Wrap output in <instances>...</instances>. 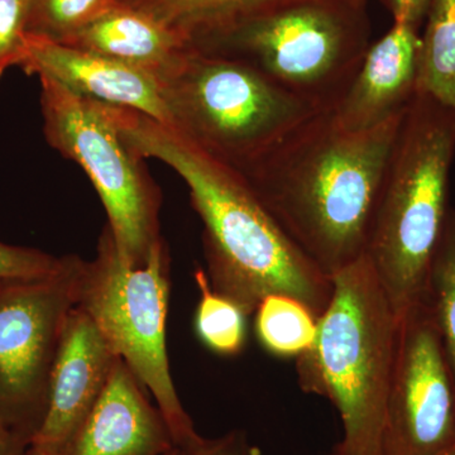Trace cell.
Here are the masks:
<instances>
[{"label":"cell","instance_id":"obj_8","mask_svg":"<svg viewBox=\"0 0 455 455\" xmlns=\"http://www.w3.org/2000/svg\"><path fill=\"white\" fill-rule=\"evenodd\" d=\"M47 142L75 161L94 185L107 228L123 259L145 265L160 233L161 196L139 157L123 140L116 109L40 77Z\"/></svg>","mask_w":455,"mask_h":455},{"label":"cell","instance_id":"obj_11","mask_svg":"<svg viewBox=\"0 0 455 455\" xmlns=\"http://www.w3.org/2000/svg\"><path fill=\"white\" fill-rule=\"evenodd\" d=\"M118 355L85 311L68 314L51 370L47 410L33 445L59 451L103 394Z\"/></svg>","mask_w":455,"mask_h":455},{"label":"cell","instance_id":"obj_9","mask_svg":"<svg viewBox=\"0 0 455 455\" xmlns=\"http://www.w3.org/2000/svg\"><path fill=\"white\" fill-rule=\"evenodd\" d=\"M83 259L65 256L50 276L0 281V427L29 440L47 410L53 361L76 307Z\"/></svg>","mask_w":455,"mask_h":455},{"label":"cell","instance_id":"obj_17","mask_svg":"<svg viewBox=\"0 0 455 455\" xmlns=\"http://www.w3.org/2000/svg\"><path fill=\"white\" fill-rule=\"evenodd\" d=\"M254 314L259 343L276 357L298 358L315 339L317 317L291 296H266Z\"/></svg>","mask_w":455,"mask_h":455},{"label":"cell","instance_id":"obj_16","mask_svg":"<svg viewBox=\"0 0 455 455\" xmlns=\"http://www.w3.org/2000/svg\"><path fill=\"white\" fill-rule=\"evenodd\" d=\"M425 22L416 92L455 112V0H430Z\"/></svg>","mask_w":455,"mask_h":455},{"label":"cell","instance_id":"obj_28","mask_svg":"<svg viewBox=\"0 0 455 455\" xmlns=\"http://www.w3.org/2000/svg\"><path fill=\"white\" fill-rule=\"evenodd\" d=\"M166 455H178V448L173 449L172 451H170V453Z\"/></svg>","mask_w":455,"mask_h":455},{"label":"cell","instance_id":"obj_15","mask_svg":"<svg viewBox=\"0 0 455 455\" xmlns=\"http://www.w3.org/2000/svg\"><path fill=\"white\" fill-rule=\"evenodd\" d=\"M64 44L133 66L157 82L188 47L178 32L124 4L116 5Z\"/></svg>","mask_w":455,"mask_h":455},{"label":"cell","instance_id":"obj_19","mask_svg":"<svg viewBox=\"0 0 455 455\" xmlns=\"http://www.w3.org/2000/svg\"><path fill=\"white\" fill-rule=\"evenodd\" d=\"M265 0H121L178 32L185 41Z\"/></svg>","mask_w":455,"mask_h":455},{"label":"cell","instance_id":"obj_22","mask_svg":"<svg viewBox=\"0 0 455 455\" xmlns=\"http://www.w3.org/2000/svg\"><path fill=\"white\" fill-rule=\"evenodd\" d=\"M28 0H0V77L22 65L27 51Z\"/></svg>","mask_w":455,"mask_h":455},{"label":"cell","instance_id":"obj_25","mask_svg":"<svg viewBox=\"0 0 455 455\" xmlns=\"http://www.w3.org/2000/svg\"><path fill=\"white\" fill-rule=\"evenodd\" d=\"M394 23L420 29L427 17L430 0H387Z\"/></svg>","mask_w":455,"mask_h":455},{"label":"cell","instance_id":"obj_7","mask_svg":"<svg viewBox=\"0 0 455 455\" xmlns=\"http://www.w3.org/2000/svg\"><path fill=\"white\" fill-rule=\"evenodd\" d=\"M170 263L169 250L161 239L145 265L134 267L123 259L106 227L95 259H83L76 307L88 314L113 352L154 397L178 448L199 434L182 406L170 370Z\"/></svg>","mask_w":455,"mask_h":455},{"label":"cell","instance_id":"obj_18","mask_svg":"<svg viewBox=\"0 0 455 455\" xmlns=\"http://www.w3.org/2000/svg\"><path fill=\"white\" fill-rule=\"evenodd\" d=\"M194 277L200 292L196 313L197 337L215 355H239L247 340V315L235 302L212 291L205 269L196 268Z\"/></svg>","mask_w":455,"mask_h":455},{"label":"cell","instance_id":"obj_5","mask_svg":"<svg viewBox=\"0 0 455 455\" xmlns=\"http://www.w3.org/2000/svg\"><path fill=\"white\" fill-rule=\"evenodd\" d=\"M331 281L315 339L296 358L299 385L339 412L343 438L331 455H379L400 316L366 256Z\"/></svg>","mask_w":455,"mask_h":455},{"label":"cell","instance_id":"obj_4","mask_svg":"<svg viewBox=\"0 0 455 455\" xmlns=\"http://www.w3.org/2000/svg\"><path fill=\"white\" fill-rule=\"evenodd\" d=\"M455 112L416 92L407 107L364 256L397 315L427 301L434 256L451 212Z\"/></svg>","mask_w":455,"mask_h":455},{"label":"cell","instance_id":"obj_1","mask_svg":"<svg viewBox=\"0 0 455 455\" xmlns=\"http://www.w3.org/2000/svg\"><path fill=\"white\" fill-rule=\"evenodd\" d=\"M123 140L139 157L155 158L184 180L203 223L206 276L212 291L254 314L268 295L291 296L319 319L333 281L298 247L247 180L205 154L175 128L116 107Z\"/></svg>","mask_w":455,"mask_h":455},{"label":"cell","instance_id":"obj_10","mask_svg":"<svg viewBox=\"0 0 455 455\" xmlns=\"http://www.w3.org/2000/svg\"><path fill=\"white\" fill-rule=\"evenodd\" d=\"M455 453V379L427 302L400 315L379 455Z\"/></svg>","mask_w":455,"mask_h":455},{"label":"cell","instance_id":"obj_14","mask_svg":"<svg viewBox=\"0 0 455 455\" xmlns=\"http://www.w3.org/2000/svg\"><path fill=\"white\" fill-rule=\"evenodd\" d=\"M419 29L394 23L371 44L349 88L331 110L344 130L366 131L405 112L418 89Z\"/></svg>","mask_w":455,"mask_h":455},{"label":"cell","instance_id":"obj_6","mask_svg":"<svg viewBox=\"0 0 455 455\" xmlns=\"http://www.w3.org/2000/svg\"><path fill=\"white\" fill-rule=\"evenodd\" d=\"M158 84L172 128L238 172L320 112L247 65L188 44Z\"/></svg>","mask_w":455,"mask_h":455},{"label":"cell","instance_id":"obj_29","mask_svg":"<svg viewBox=\"0 0 455 455\" xmlns=\"http://www.w3.org/2000/svg\"><path fill=\"white\" fill-rule=\"evenodd\" d=\"M451 455H455V453H453V454H451Z\"/></svg>","mask_w":455,"mask_h":455},{"label":"cell","instance_id":"obj_3","mask_svg":"<svg viewBox=\"0 0 455 455\" xmlns=\"http://www.w3.org/2000/svg\"><path fill=\"white\" fill-rule=\"evenodd\" d=\"M368 0H265L197 33L188 46L235 60L325 112L370 49Z\"/></svg>","mask_w":455,"mask_h":455},{"label":"cell","instance_id":"obj_12","mask_svg":"<svg viewBox=\"0 0 455 455\" xmlns=\"http://www.w3.org/2000/svg\"><path fill=\"white\" fill-rule=\"evenodd\" d=\"M22 68L75 94L125 108L172 127L157 79L140 68L60 42L28 35Z\"/></svg>","mask_w":455,"mask_h":455},{"label":"cell","instance_id":"obj_13","mask_svg":"<svg viewBox=\"0 0 455 455\" xmlns=\"http://www.w3.org/2000/svg\"><path fill=\"white\" fill-rule=\"evenodd\" d=\"M116 359L103 394L57 455H166L176 448L157 406Z\"/></svg>","mask_w":455,"mask_h":455},{"label":"cell","instance_id":"obj_27","mask_svg":"<svg viewBox=\"0 0 455 455\" xmlns=\"http://www.w3.org/2000/svg\"><path fill=\"white\" fill-rule=\"evenodd\" d=\"M27 455H57L56 451H51V449L38 447V445L31 444Z\"/></svg>","mask_w":455,"mask_h":455},{"label":"cell","instance_id":"obj_23","mask_svg":"<svg viewBox=\"0 0 455 455\" xmlns=\"http://www.w3.org/2000/svg\"><path fill=\"white\" fill-rule=\"evenodd\" d=\"M64 260L65 256L0 242V281L50 276L62 267Z\"/></svg>","mask_w":455,"mask_h":455},{"label":"cell","instance_id":"obj_2","mask_svg":"<svg viewBox=\"0 0 455 455\" xmlns=\"http://www.w3.org/2000/svg\"><path fill=\"white\" fill-rule=\"evenodd\" d=\"M406 110L358 132L341 128L331 110L314 114L239 172L293 243L328 277L366 253Z\"/></svg>","mask_w":455,"mask_h":455},{"label":"cell","instance_id":"obj_24","mask_svg":"<svg viewBox=\"0 0 455 455\" xmlns=\"http://www.w3.org/2000/svg\"><path fill=\"white\" fill-rule=\"evenodd\" d=\"M178 455H259L243 430H233L220 438L196 439L178 447Z\"/></svg>","mask_w":455,"mask_h":455},{"label":"cell","instance_id":"obj_21","mask_svg":"<svg viewBox=\"0 0 455 455\" xmlns=\"http://www.w3.org/2000/svg\"><path fill=\"white\" fill-rule=\"evenodd\" d=\"M118 4L121 0H28L27 33L64 44Z\"/></svg>","mask_w":455,"mask_h":455},{"label":"cell","instance_id":"obj_20","mask_svg":"<svg viewBox=\"0 0 455 455\" xmlns=\"http://www.w3.org/2000/svg\"><path fill=\"white\" fill-rule=\"evenodd\" d=\"M427 305L455 379V211L451 209L438 250L434 256Z\"/></svg>","mask_w":455,"mask_h":455},{"label":"cell","instance_id":"obj_26","mask_svg":"<svg viewBox=\"0 0 455 455\" xmlns=\"http://www.w3.org/2000/svg\"><path fill=\"white\" fill-rule=\"evenodd\" d=\"M31 444L22 434L0 427V455H27Z\"/></svg>","mask_w":455,"mask_h":455}]
</instances>
